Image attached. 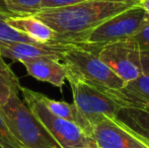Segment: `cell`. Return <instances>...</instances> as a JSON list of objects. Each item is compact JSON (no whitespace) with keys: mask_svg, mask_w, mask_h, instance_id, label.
<instances>
[{"mask_svg":"<svg viewBox=\"0 0 149 148\" xmlns=\"http://www.w3.org/2000/svg\"><path fill=\"white\" fill-rule=\"evenodd\" d=\"M140 0H86L74 5L40 10L33 16L57 35L56 42L80 45L90 31L114 15L137 5Z\"/></svg>","mask_w":149,"mask_h":148,"instance_id":"6da1fadb","label":"cell"},{"mask_svg":"<svg viewBox=\"0 0 149 148\" xmlns=\"http://www.w3.org/2000/svg\"><path fill=\"white\" fill-rule=\"evenodd\" d=\"M102 46L74 45L63 55L66 79H76L91 85L118 89L124 86L120 79L98 57Z\"/></svg>","mask_w":149,"mask_h":148,"instance_id":"7a4b0ae2","label":"cell"},{"mask_svg":"<svg viewBox=\"0 0 149 148\" xmlns=\"http://www.w3.org/2000/svg\"><path fill=\"white\" fill-rule=\"evenodd\" d=\"M0 112L12 134L26 148H61L17 93L10 95Z\"/></svg>","mask_w":149,"mask_h":148,"instance_id":"3957f363","label":"cell"},{"mask_svg":"<svg viewBox=\"0 0 149 148\" xmlns=\"http://www.w3.org/2000/svg\"><path fill=\"white\" fill-rule=\"evenodd\" d=\"M20 92L24 104L61 148H88L94 141L76 124L51 114L40 99V92L22 86Z\"/></svg>","mask_w":149,"mask_h":148,"instance_id":"277c9868","label":"cell"},{"mask_svg":"<svg viewBox=\"0 0 149 148\" xmlns=\"http://www.w3.org/2000/svg\"><path fill=\"white\" fill-rule=\"evenodd\" d=\"M146 16L147 13L139 4L132 6L90 31L81 39L80 45L104 46L130 39L141 28Z\"/></svg>","mask_w":149,"mask_h":148,"instance_id":"5b68a950","label":"cell"},{"mask_svg":"<svg viewBox=\"0 0 149 148\" xmlns=\"http://www.w3.org/2000/svg\"><path fill=\"white\" fill-rule=\"evenodd\" d=\"M98 57L124 83L142 74L141 51L132 38L104 45L98 52Z\"/></svg>","mask_w":149,"mask_h":148,"instance_id":"8992f818","label":"cell"},{"mask_svg":"<svg viewBox=\"0 0 149 148\" xmlns=\"http://www.w3.org/2000/svg\"><path fill=\"white\" fill-rule=\"evenodd\" d=\"M72 89L73 104L91 126L102 117L114 119L120 107L112 99L91 84L81 80H68Z\"/></svg>","mask_w":149,"mask_h":148,"instance_id":"52a82bcc","label":"cell"},{"mask_svg":"<svg viewBox=\"0 0 149 148\" xmlns=\"http://www.w3.org/2000/svg\"><path fill=\"white\" fill-rule=\"evenodd\" d=\"M91 136L98 148H148L135 135L108 117H102L92 125Z\"/></svg>","mask_w":149,"mask_h":148,"instance_id":"ba28073f","label":"cell"},{"mask_svg":"<svg viewBox=\"0 0 149 148\" xmlns=\"http://www.w3.org/2000/svg\"><path fill=\"white\" fill-rule=\"evenodd\" d=\"M112 99L120 108L149 110V76L141 74L118 89L93 85Z\"/></svg>","mask_w":149,"mask_h":148,"instance_id":"9c48e42d","label":"cell"},{"mask_svg":"<svg viewBox=\"0 0 149 148\" xmlns=\"http://www.w3.org/2000/svg\"><path fill=\"white\" fill-rule=\"evenodd\" d=\"M74 44H64L51 42L46 44L31 43H6L0 44V54L3 58L18 61L26 58L51 57L62 60V57Z\"/></svg>","mask_w":149,"mask_h":148,"instance_id":"30bf717a","label":"cell"},{"mask_svg":"<svg viewBox=\"0 0 149 148\" xmlns=\"http://www.w3.org/2000/svg\"><path fill=\"white\" fill-rule=\"evenodd\" d=\"M29 75L40 81L50 83L62 89L66 79V68L62 61L51 57L26 58L20 60Z\"/></svg>","mask_w":149,"mask_h":148,"instance_id":"8fae6325","label":"cell"},{"mask_svg":"<svg viewBox=\"0 0 149 148\" xmlns=\"http://www.w3.org/2000/svg\"><path fill=\"white\" fill-rule=\"evenodd\" d=\"M6 22L15 30L26 34L38 43L46 44L56 42L57 35L42 20L33 15L11 16L8 15Z\"/></svg>","mask_w":149,"mask_h":148,"instance_id":"7c38bea8","label":"cell"},{"mask_svg":"<svg viewBox=\"0 0 149 148\" xmlns=\"http://www.w3.org/2000/svg\"><path fill=\"white\" fill-rule=\"evenodd\" d=\"M113 120L138 138L149 140V110L120 108Z\"/></svg>","mask_w":149,"mask_h":148,"instance_id":"4fadbf2b","label":"cell"},{"mask_svg":"<svg viewBox=\"0 0 149 148\" xmlns=\"http://www.w3.org/2000/svg\"><path fill=\"white\" fill-rule=\"evenodd\" d=\"M40 99L43 103V105L46 107L51 114L59 117L61 119H64L69 122H72L76 124L81 130L87 134L88 136L92 137V126L88 122L86 118L77 110V108L74 106V104H69L67 101H55V99H49L46 95L40 93Z\"/></svg>","mask_w":149,"mask_h":148,"instance_id":"5bb4252c","label":"cell"},{"mask_svg":"<svg viewBox=\"0 0 149 148\" xmlns=\"http://www.w3.org/2000/svg\"><path fill=\"white\" fill-rule=\"evenodd\" d=\"M20 88L22 85L18 77L14 74L0 54V108L7 103L12 93L19 94Z\"/></svg>","mask_w":149,"mask_h":148,"instance_id":"9a60e30c","label":"cell"},{"mask_svg":"<svg viewBox=\"0 0 149 148\" xmlns=\"http://www.w3.org/2000/svg\"><path fill=\"white\" fill-rule=\"evenodd\" d=\"M42 0H0V11L11 16L33 15L41 10Z\"/></svg>","mask_w":149,"mask_h":148,"instance_id":"2e32d148","label":"cell"},{"mask_svg":"<svg viewBox=\"0 0 149 148\" xmlns=\"http://www.w3.org/2000/svg\"><path fill=\"white\" fill-rule=\"evenodd\" d=\"M9 14L0 11V44L6 43H31L40 44L26 36V34L15 30L6 22V18Z\"/></svg>","mask_w":149,"mask_h":148,"instance_id":"e0dca14e","label":"cell"},{"mask_svg":"<svg viewBox=\"0 0 149 148\" xmlns=\"http://www.w3.org/2000/svg\"><path fill=\"white\" fill-rule=\"evenodd\" d=\"M0 145L3 148H26L10 131L0 112Z\"/></svg>","mask_w":149,"mask_h":148,"instance_id":"ac0fdd59","label":"cell"},{"mask_svg":"<svg viewBox=\"0 0 149 148\" xmlns=\"http://www.w3.org/2000/svg\"><path fill=\"white\" fill-rule=\"evenodd\" d=\"M138 44L140 51L149 53V17L146 16V19L144 22L143 26H141L139 31L132 37Z\"/></svg>","mask_w":149,"mask_h":148,"instance_id":"d6986e66","label":"cell"},{"mask_svg":"<svg viewBox=\"0 0 149 148\" xmlns=\"http://www.w3.org/2000/svg\"><path fill=\"white\" fill-rule=\"evenodd\" d=\"M83 1H86V0H42L41 10L66 7V6L74 5Z\"/></svg>","mask_w":149,"mask_h":148,"instance_id":"ffe728a7","label":"cell"},{"mask_svg":"<svg viewBox=\"0 0 149 148\" xmlns=\"http://www.w3.org/2000/svg\"><path fill=\"white\" fill-rule=\"evenodd\" d=\"M140 61H141L142 74H145V75H148V76H149V53H146V52H141Z\"/></svg>","mask_w":149,"mask_h":148,"instance_id":"44dd1931","label":"cell"},{"mask_svg":"<svg viewBox=\"0 0 149 148\" xmlns=\"http://www.w3.org/2000/svg\"><path fill=\"white\" fill-rule=\"evenodd\" d=\"M138 4L145 10L146 13H149V0H140Z\"/></svg>","mask_w":149,"mask_h":148,"instance_id":"7402d4cb","label":"cell"},{"mask_svg":"<svg viewBox=\"0 0 149 148\" xmlns=\"http://www.w3.org/2000/svg\"><path fill=\"white\" fill-rule=\"evenodd\" d=\"M137 138H138V137H137ZM139 139L142 141V142L144 143V144L146 145V146H147V147L149 148V140H147V139H143V138H139Z\"/></svg>","mask_w":149,"mask_h":148,"instance_id":"603a6c76","label":"cell"},{"mask_svg":"<svg viewBox=\"0 0 149 148\" xmlns=\"http://www.w3.org/2000/svg\"><path fill=\"white\" fill-rule=\"evenodd\" d=\"M88 148H98V147H97V145L95 144V142L93 141V142H92L91 144H90V146Z\"/></svg>","mask_w":149,"mask_h":148,"instance_id":"cb8c5ba5","label":"cell"},{"mask_svg":"<svg viewBox=\"0 0 149 148\" xmlns=\"http://www.w3.org/2000/svg\"><path fill=\"white\" fill-rule=\"evenodd\" d=\"M147 16H148V17H149V13H147Z\"/></svg>","mask_w":149,"mask_h":148,"instance_id":"d4e9b609","label":"cell"},{"mask_svg":"<svg viewBox=\"0 0 149 148\" xmlns=\"http://www.w3.org/2000/svg\"><path fill=\"white\" fill-rule=\"evenodd\" d=\"M0 148H3V147H2V146H1V145H0Z\"/></svg>","mask_w":149,"mask_h":148,"instance_id":"484cf974","label":"cell"}]
</instances>
